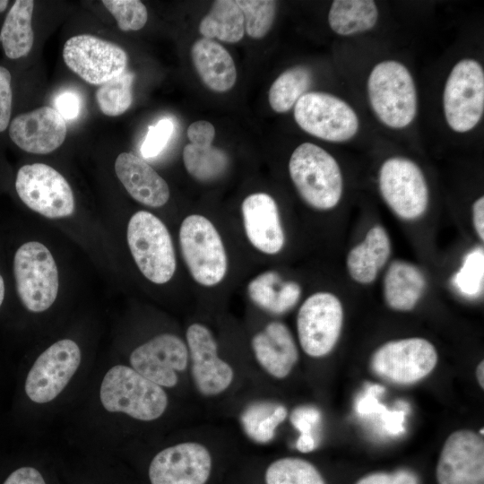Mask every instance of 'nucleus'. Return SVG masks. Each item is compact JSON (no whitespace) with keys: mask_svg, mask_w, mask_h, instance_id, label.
I'll return each instance as SVG.
<instances>
[{"mask_svg":"<svg viewBox=\"0 0 484 484\" xmlns=\"http://www.w3.org/2000/svg\"><path fill=\"white\" fill-rule=\"evenodd\" d=\"M356 484H419V482L415 474L400 470L393 473H371L361 478Z\"/></svg>","mask_w":484,"mask_h":484,"instance_id":"nucleus-41","label":"nucleus"},{"mask_svg":"<svg viewBox=\"0 0 484 484\" xmlns=\"http://www.w3.org/2000/svg\"><path fill=\"white\" fill-rule=\"evenodd\" d=\"M377 19L378 9L371 0H335L328 14L331 29L341 36L369 30Z\"/></svg>","mask_w":484,"mask_h":484,"instance_id":"nucleus-28","label":"nucleus"},{"mask_svg":"<svg viewBox=\"0 0 484 484\" xmlns=\"http://www.w3.org/2000/svg\"><path fill=\"white\" fill-rule=\"evenodd\" d=\"M266 484H325L317 469L300 458H281L265 471Z\"/></svg>","mask_w":484,"mask_h":484,"instance_id":"nucleus-34","label":"nucleus"},{"mask_svg":"<svg viewBox=\"0 0 484 484\" xmlns=\"http://www.w3.org/2000/svg\"><path fill=\"white\" fill-rule=\"evenodd\" d=\"M472 221L480 240H484V197L478 198L472 205Z\"/></svg>","mask_w":484,"mask_h":484,"instance_id":"nucleus-44","label":"nucleus"},{"mask_svg":"<svg viewBox=\"0 0 484 484\" xmlns=\"http://www.w3.org/2000/svg\"><path fill=\"white\" fill-rule=\"evenodd\" d=\"M15 190L22 203L48 218H62L74 212V197L66 179L44 163L21 167L15 177Z\"/></svg>","mask_w":484,"mask_h":484,"instance_id":"nucleus-9","label":"nucleus"},{"mask_svg":"<svg viewBox=\"0 0 484 484\" xmlns=\"http://www.w3.org/2000/svg\"><path fill=\"white\" fill-rule=\"evenodd\" d=\"M252 349L261 367L275 378L286 377L298 359L289 328L281 322L269 323L252 339Z\"/></svg>","mask_w":484,"mask_h":484,"instance_id":"nucleus-22","label":"nucleus"},{"mask_svg":"<svg viewBox=\"0 0 484 484\" xmlns=\"http://www.w3.org/2000/svg\"><path fill=\"white\" fill-rule=\"evenodd\" d=\"M4 293H5L4 281V278L0 274V307L3 304L4 298Z\"/></svg>","mask_w":484,"mask_h":484,"instance_id":"nucleus-46","label":"nucleus"},{"mask_svg":"<svg viewBox=\"0 0 484 484\" xmlns=\"http://www.w3.org/2000/svg\"><path fill=\"white\" fill-rule=\"evenodd\" d=\"M247 291L257 307L276 315L290 310L301 295L298 283L283 281L275 271H267L256 276L249 282Z\"/></svg>","mask_w":484,"mask_h":484,"instance_id":"nucleus-26","label":"nucleus"},{"mask_svg":"<svg viewBox=\"0 0 484 484\" xmlns=\"http://www.w3.org/2000/svg\"><path fill=\"white\" fill-rule=\"evenodd\" d=\"M320 419V412L315 407L303 406L292 411L290 422L300 433L296 443L298 450L308 453L315 449L318 445L316 429Z\"/></svg>","mask_w":484,"mask_h":484,"instance_id":"nucleus-38","label":"nucleus"},{"mask_svg":"<svg viewBox=\"0 0 484 484\" xmlns=\"http://www.w3.org/2000/svg\"><path fill=\"white\" fill-rule=\"evenodd\" d=\"M437 363L434 345L426 339L412 337L391 341L372 355L375 374L399 385H410L427 376Z\"/></svg>","mask_w":484,"mask_h":484,"instance_id":"nucleus-11","label":"nucleus"},{"mask_svg":"<svg viewBox=\"0 0 484 484\" xmlns=\"http://www.w3.org/2000/svg\"><path fill=\"white\" fill-rule=\"evenodd\" d=\"M3 484H46V481L36 468L23 466L13 471Z\"/></svg>","mask_w":484,"mask_h":484,"instance_id":"nucleus-43","label":"nucleus"},{"mask_svg":"<svg viewBox=\"0 0 484 484\" xmlns=\"http://www.w3.org/2000/svg\"><path fill=\"white\" fill-rule=\"evenodd\" d=\"M379 190L385 202L401 219L411 220L422 216L429 194L419 167L403 157H392L381 166Z\"/></svg>","mask_w":484,"mask_h":484,"instance_id":"nucleus-10","label":"nucleus"},{"mask_svg":"<svg viewBox=\"0 0 484 484\" xmlns=\"http://www.w3.org/2000/svg\"><path fill=\"white\" fill-rule=\"evenodd\" d=\"M445 120L451 129L466 133L473 129L484 113V71L473 59L456 63L443 93Z\"/></svg>","mask_w":484,"mask_h":484,"instance_id":"nucleus-7","label":"nucleus"},{"mask_svg":"<svg viewBox=\"0 0 484 484\" xmlns=\"http://www.w3.org/2000/svg\"><path fill=\"white\" fill-rule=\"evenodd\" d=\"M65 65L86 82L101 85L125 71L127 54L113 42L90 34L68 39L63 48Z\"/></svg>","mask_w":484,"mask_h":484,"instance_id":"nucleus-14","label":"nucleus"},{"mask_svg":"<svg viewBox=\"0 0 484 484\" xmlns=\"http://www.w3.org/2000/svg\"><path fill=\"white\" fill-rule=\"evenodd\" d=\"M312 73L305 66H295L281 73L269 90V103L277 113L289 111L307 92Z\"/></svg>","mask_w":484,"mask_h":484,"instance_id":"nucleus-32","label":"nucleus"},{"mask_svg":"<svg viewBox=\"0 0 484 484\" xmlns=\"http://www.w3.org/2000/svg\"><path fill=\"white\" fill-rule=\"evenodd\" d=\"M13 274L17 294L30 312L48 309L59 286L58 271L48 248L37 241L22 244L15 252Z\"/></svg>","mask_w":484,"mask_h":484,"instance_id":"nucleus-6","label":"nucleus"},{"mask_svg":"<svg viewBox=\"0 0 484 484\" xmlns=\"http://www.w3.org/2000/svg\"><path fill=\"white\" fill-rule=\"evenodd\" d=\"M211 142H194L183 150L184 165L196 180L209 182L222 176L229 166L227 153L212 146Z\"/></svg>","mask_w":484,"mask_h":484,"instance_id":"nucleus-30","label":"nucleus"},{"mask_svg":"<svg viewBox=\"0 0 484 484\" xmlns=\"http://www.w3.org/2000/svg\"><path fill=\"white\" fill-rule=\"evenodd\" d=\"M243 223L249 242L267 255L279 253L285 242L277 203L265 193H255L241 205Z\"/></svg>","mask_w":484,"mask_h":484,"instance_id":"nucleus-20","label":"nucleus"},{"mask_svg":"<svg viewBox=\"0 0 484 484\" xmlns=\"http://www.w3.org/2000/svg\"><path fill=\"white\" fill-rule=\"evenodd\" d=\"M186 341L197 390L205 396L224 392L233 381L234 371L218 356L211 331L201 324H193L186 330Z\"/></svg>","mask_w":484,"mask_h":484,"instance_id":"nucleus-18","label":"nucleus"},{"mask_svg":"<svg viewBox=\"0 0 484 484\" xmlns=\"http://www.w3.org/2000/svg\"><path fill=\"white\" fill-rule=\"evenodd\" d=\"M67 134L65 120L53 108L43 106L12 118L8 135L21 150L48 154L60 147Z\"/></svg>","mask_w":484,"mask_h":484,"instance_id":"nucleus-19","label":"nucleus"},{"mask_svg":"<svg viewBox=\"0 0 484 484\" xmlns=\"http://www.w3.org/2000/svg\"><path fill=\"white\" fill-rule=\"evenodd\" d=\"M115 171L125 190L137 202L150 207H160L168 202L167 182L137 155L120 153L115 161Z\"/></svg>","mask_w":484,"mask_h":484,"instance_id":"nucleus-21","label":"nucleus"},{"mask_svg":"<svg viewBox=\"0 0 484 484\" xmlns=\"http://www.w3.org/2000/svg\"><path fill=\"white\" fill-rule=\"evenodd\" d=\"M194 66L203 82L212 91L225 92L237 80L232 56L218 42L209 39H197L191 48Z\"/></svg>","mask_w":484,"mask_h":484,"instance_id":"nucleus-23","label":"nucleus"},{"mask_svg":"<svg viewBox=\"0 0 484 484\" xmlns=\"http://www.w3.org/2000/svg\"><path fill=\"white\" fill-rule=\"evenodd\" d=\"M99 400L106 411L143 421L162 416L169 402L161 386L125 365H116L107 371L100 384Z\"/></svg>","mask_w":484,"mask_h":484,"instance_id":"nucleus-1","label":"nucleus"},{"mask_svg":"<svg viewBox=\"0 0 484 484\" xmlns=\"http://www.w3.org/2000/svg\"><path fill=\"white\" fill-rule=\"evenodd\" d=\"M102 4L114 16L123 31L139 30L148 20L145 5L138 0H103Z\"/></svg>","mask_w":484,"mask_h":484,"instance_id":"nucleus-36","label":"nucleus"},{"mask_svg":"<svg viewBox=\"0 0 484 484\" xmlns=\"http://www.w3.org/2000/svg\"><path fill=\"white\" fill-rule=\"evenodd\" d=\"M287 410L279 403L256 402L247 406L240 416L245 433L256 443L270 442L277 427L286 419Z\"/></svg>","mask_w":484,"mask_h":484,"instance_id":"nucleus-31","label":"nucleus"},{"mask_svg":"<svg viewBox=\"0 0 484 484\" xmlns=\"http://www.w3.org/2000/svg\"><path fill=\"white\" fill-rule=\"evenodd\" d=\"M476 376L479 382V385L483 389L484 388V362L481 360L476 369Z\"/></svg>","mask_w":484,"mask_h":484,"instance_id":"nucleus-45","label":"nucleus"},{"mask_svg":"<svg viewBox=\"0 0 484 484\" xmlns=\"http://www.w3.org/2000/svg\"><path fill=\"white\" fill-rule=\"evenodd\" d=\"M34 1L16 0L0 29V43L5 56L16 60L26 56L34 42L32 14Z\"/></svg>","mask_w":484,"mask_h":484,"instance_id":"nucleus-27","label":"nucleus"},{"mask_svg":"<svg viewBox=\"0 0 484 484\" xmlns=\"http://www.w3.org/2000/svg\"><path fill=\"white\" fill-rule=\"evenodd\" d=\"M425 288V276L416 265L402 260L390 264L384 281V294L391 308L398 311L413 309Z\"/></svg>","mask_w":484,"mask_h":484,"instance_id":"nucleus-25","label":"nucleus"},{"mask_svg":"<svg viewBox=\"0 0 484 484\" xmlns=\"http://www.w3.org/2000/svg\"><path fill=\"white\" fill-rule=\"evenodd\" d=\"M127 243L141 272L151 282H168L176 271V255L164 223L146 211L135 212L127 226Z\"/></svg>","mask_w":484,"mask_h":484,"instance_id":"nucleus-4","label":"nucleus"},{"mask_svg":"<svg viewBox=\"0 0 484 484\" xmlns=\"http://www.w3.org/2000/svg\"><path fill=\"white\" fill-rule=\"evenodd\" d=\"M188 349L177 335L163 333L138 346L130 355L131 367L140 375L163 387H174L177 372L186 368Z\"/></svg>","mask_w":484,"mask_h":484,"instance_id":"nucleus-15","label":"nucleus"},{"mask_svg":"<svg viewBox=\"0 0 484 484\" xmlns=\"http://www.w3.org/2000/svg\"><path fill=\"white\" fill-rule=\"evenodd\" d=\"M82 353L70 339L56 341L35 360L25 380L28 398L38 404L50 402L66 387L80 367Z\"/></svg>","mask_w":484,"mask_h":484,"instance_id":"nucleus-12","label":"nucleus"},{"mask_svg":"<svg viewBox=\"0 0 484 484\" xmlns=\"http://www.w3.org/2000/svg\"><path fill=\"white\" fill-rule=\"evenodd\" d=\"M199 31L205 39H218L228 43L242 39L244 17L237 1H214L208 14L200 22Z\"/></svg>","mask_w":484,"mask_h":484,"instance_id":"nucleus-29","label":"nucleus"},{"mask_svg":"<svg viewBox=\"0 0 484 484\" xmlns=\"http://www.w3.org/2000/svg\"><path fill=\"white\" fill-rule=\"evenodd\" d=\"M390 253L391 243L385 228L372 227L364 240L348 254L346 264L350 277L361 284L371 283L386 264Z\"/></svg>","mask_w":484,"mask_h":484,"instance_id":"nucleus-24","label":"nucleus"},{"mask_svg":"<svg viewBox=\"0 0 484 484\" xmlns=\"http://www.w3.org/2000/svg\"><path fill=\"white\" fill-rule=\"evenodd\" d=\"M208 449L195 442L180 443L159 452L149 466L151 484H205L212 471Z\"/></svg>","mask_w":484,"mask_h":484,"instance_id":"nucleus-16","label":"nucleus"},{"mask_svg":"<svg viewBox=\"0 0 484 484\" xmlns=\"http://www.w3.org/2000/svg\"><path fill=\"white\" fill-rule=\"evenodd\" d=\"M371 108L379 120L391 128L408 126L417 113L413 78L402 63L385 60L376 65L367 80Z\"/></svg>","mask_w":484,"mask_h":484,"instance_id":"nucleus-3","label":"nucleus"},{"mask_svg":"<svg viewBox=\"0 0 484 484\" xmlns=\"http://www.w3.org/2000/svg\"><path fill=\"white\" fill-rule=\"evenodd\" d=\"M246 32L253 39L264 37L273 23L277 2L271 0H239Z\"/></svg>","mask_w":484,"mask_h":484,"instance_id":"nucleus-35","label":"nucleus"},{"mask_svg":"<svg viewBox=\"0 0 484 484\" xmlns=\"http://www.w3.org/2000/svg\"><path fill=\"white\" fill-rule=\"evenodd\" d=\"M438 484H484L483 437L458 430L445 440L436 465Z\"/></svg>","mask_w":484,"mask_h":484,"instance_id":"nucleus-17","label":"nucleus"},{"mask_svg":"<svg viewBox=\"0 0 484 484\" xmlns=\"http://www.w3.org/2000/svg\"><path fill=\"white\" fill-rule=\"evenodd\" d=\"M289 171L302 199L317 210H330L341 200L343 180L336 160L311 143L298 145L292 152Z\"/></svg>","mask_w":484,"mask_h":484,"instance_id":"nucleus-2","label":"nucleus"},{"mask_svg":"<svg viewBox=\"0 0 484 484\" xmlns=\"http://www.w3.org/2000/svg\"><path fill=\"white\" fill-rule=\"evenodd\" d=\"M13 110L12 74L0 65V133L5 132L10 125Z\"/></svg>","mask_w":484,"mask_h":484,"instance_id":"nucleus-40","label":"nucleus"},{"mask_svg":"<svg viewBox=\"0 0 484 484\" xmlns=\"http://www.w3.org/2000/svg\"><path fill=\"white\" fill-rule=\"evenodd\" d=\"M343 324V307L330 292H316L301 305L297 316L298 340L309 356L327 355L335 346Z\"/></svg>","mask_w":484,"mask_h":484,"instance_id":"nucleus-13","label":"nucleus"},{"mask_svg":"<svg viewBox=\"0 0 484 484\" xmlns=\"http://www.w3.org/2000/svg\"><path fill=\"white\" fill-rule=\"evenodd\" d=\"M174 131V124L169 117L161 118L148 127L141 146V154L149 159L158 156L166 147Z\"/></svg>","mask_w":484,"mask_h":484,"instance_id":"nucleus-39","label":"nucleus"},{"mask_svg":"<svg viewBox=\"0 0 484 484\" xmlns=\"http://www.w3.org/2000/svg\"><path fill=\"white\" fill-rule=\"evenodd\" d=\"M134 73L124 71L121 74L99 85L95 99L100 111L108 117L124 114L132 105Z\"/></svg>","mask_w":484,"mask_h":484,"instance_id":"nucleus-33","label":"nucleus"},{"mask_svg":"<svg viewBox=\"0 0 484 484\" xmlns=\"http://www.w3.org/2000/svg\"><path fill=\"white\" fill-rule=\"evenodd\" d=\"M55 109L65 120H73L80 112V100L78 96L72 91H65L56 97L54 100Z\"/></svg>","mask_w":484,"mask_h":484,"instance_id":"nucleus-42","label":"nucleus"},{"mask_svg":"<svg viewBox=\"0 0 484 484\" xmlns=\"http://www.w3.org/2000/svg\"><path fill=\"white\" fill-rule=\"evenodd\" d=\"M483 250L471 251L464 259L463 264L454 278V285L465 296H476L483 286Z\"/></svg>","mask_w":484,"mask_h":484,"instance_id":"nucleus-37","label":"nucleus"},{"mask_svg":"<svg viewBox=\"0 0 484 484\" xmlns=\"http://www.w3.org/2000/svg\"><path fill=\"white\" fill-rule=\"evenodd\" d=\"M179 243L185 263L197 283L212 287L224 279L227 254L219 232L207 218L192 214L184 219Z\"/></svg>","mask_w":484,"mask_h":484,"instance_id":"nucleus-5","label":"nucleus"},{"mask_svg":"<svg viewBox=\"0 0 484 484\" xmlns=\"http://www.w3.org/2000/svg\"><path fill=\"white\" fill-rule=\"evenodd\" d=\"M294 118L307 134L328 142H344L359 130L353 108L340 98L322 91L305 93L294 106Z\"/></svg>","mask_w":484,"mask_h":484,"instance_id":"nucleus-8","label":"nucleus"}]
</instances>
